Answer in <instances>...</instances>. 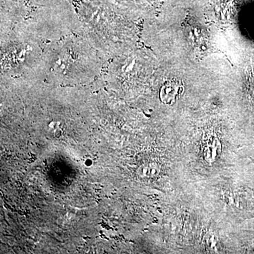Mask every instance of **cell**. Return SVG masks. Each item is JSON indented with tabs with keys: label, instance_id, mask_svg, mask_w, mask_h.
Wrapping results in <instances>:
<instances>
[{
	"label": "cell",
	"instance_id": "obj_1",
	"mask_svg": "<svg viewBox=\"0 0 254 254\" xmlns=\"http://www.w3.org/2000/svg\"><path fill=\"white\" fill-rule=\"evenodd\" d=\"M184 87L180 82H168L160 91V99L165 104H173L183 92Z\"/></svg>",
	"mask_w": 254,
	"mask_h": 254
},
{
	"label": "cell",
	"instance_id": "obj_2",
	"mask_svg": "<svg viewBox=\"0 0 254 254\" xmlns=\"http://www.w3.org/2000/svg\"><path fill=\"white\" fill-rule=\"evenodd\" d=\"M210 145H208L205 148V156H207L208 159H213L216 157L218 153V146L220 145V143L215 142L213 144V148H212V143H210Z\"/></svg>",
	"mask_w": 254,
	"mask_h": 254
}]
</instances>
